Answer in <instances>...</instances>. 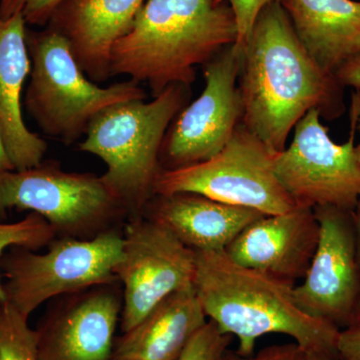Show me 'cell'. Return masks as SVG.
Instances as JSON below:
<instances>
[{
  "label": "cell",
  "mask_w": 360,
  "mask_h": 360,
  "mask_svg": "<svg viewBox=\"0 0 360 360\" xmlns=\"http://www.w3.org/2000/svg\"><path fill=\"white\" fill-rule=\"evenodd\" d=\"M239 77L243 123L274 153L285 149L309 110L329 120L345 110L342 85L310 58L279 1L258 14L243 44Z\"/></svg>",
  "instance_id": "cell-1"
},
{
  "label": "cell",
  "mask_w": 360,
  "mask_h": 360,
  "mask_svg": "<svg viewBox=\"0 0 360 360\" xmlns=\"http://www.w3.org/2000/svg\"><path fill=\"white\" fill-rule=\"evenodd\" d=\"M236 18L214 0H146L129 32L113 45L110 75H127L153 90L191 86L196 66L236 44Z\"/></svg>",
  "instance_id": "cell-2"
},
{
  "label": "cell",
  "mask_w": 360,
  "mask_h": 360,
  "mask_svg": "<svg viewBox=\"0 0 360 360\" xmlns=\"http://www.w3.org/2000/svg\"><path fill=\"white\" fill-rule=\"evenodd\" d=\"M194 290L208 321L238 340L236 354L250 356L262 336H290L309 352L335 355L340 329L309 316L296 304L293 288L236 264L225 251L195 252Z\"/></svg>",
  "instance_id": "cell-3"
},
{
  "label": "cell",
  "mask_w": 360,
  "mask_h": 360,
  "mask_svg": "<svg viewBox=\"0 0 360 360\" xmlns=\"http://www.w3.org/2000/svg\"><path fill=\"white\" fill-rule=\"evenodd\" d=\"M189 97L188 85H170L148 103L134 99L111 105L87 127L79 149L105 163L101 179L129 219L141 217L155 196L163 141Z\"/></svg>",
  "instance_id": "cell-4"
},
{
  "label": "cell",
  "mask_w": 360,
  "mask_h": 360,
  "mask_svg": "<svg viewBox=\"0 0 360 360\" xmlns=\"http://www.w3.org/2000/svg\"><path fill=\"white\" fill-rule=\"evenodd\" d=\"M26 42L32 70L23 103L47 136L73 143L105 108L146 98L134 80L98 86L78 65L65 37L49 26L39 32L27 30Z\"/></svg>",
  "instance_id": "cell-5"
},
{
  "label": "cell",
  "mask_w": 360,
  "mask_h": 360,
  "mask_svg": "<svg viewBox=\"0 0 360 360\" xmlns=\"http://www.w3.org/2000/svg\"><path fill=\"white\" fill-rule=\"evenodd\" d=\"M122 232L112 229L92 238H56L46 252L7 250L1 260L6 302L30 319L44 302L96 286L118 283Z\"/></svg>",
  "instance_id": "cell-6"
},
{
  "label": "cell",
  "mask_w": 360,
  "mask_h": 360,
  "mask_svg": "<svg viewBox=\"0 0 360 360\" xmlns=\"http://www.w3.org/2000/svg\"><path fill=\"white\" fill-rule=\"evenodd\" d=\"M28 210L46 220L56 238H92L127 217L101 176L44 162L0 174V215Z\"/></svg>",
  "instance_id": "cell-7"
},
{
  "label": "cell",
  "mask_w": 360,
  "mask_h": 360,
  "mask_svg": "<svg viewBox=\"0 0 360 360\" xmlns=\"http://www.w3.org/2000/svg\"><path fill=\"white\" fill-rule=\"evenodd\" d=\"M276 155L241 122L231 141L210 160L161 170L155 195L196 193L264 215L290 212L296 205L277 179Z\"/></svg>",
  "instance_id": "cell-8"
},
{
  "label": "cell",
  "mask_w": 360,
  "mask_h": 360,
  "mask_svg": "<svg viewBox=\"0 0 360 360\" xmlns=\"http://www.w3.org/2000/svg\"><path fill=\"white\" fill-rule=\"evenodd\" d=\"M360 115V90L350 106L347 141L335 143L317 110L296 123L292 141L274 156V172L296 206H335L354 210L360 200V163L355 155V134Z\"/></svg>",
  "instance_id": "cell-9"
},
{
  "label": "cell",
  "mask_w": 360,
  "mask_h": 360,
  "mask_svg": "<svg viewBox=\"0 0 360 360\" xmlns=\"http://www.w3.org/2000/svg\"><path fill=\"white\" fill-rule=\"evenodd\" d=\"M195 269V251L165 227L144 215L130 219L122 232V258L115 269L122 288V333L168 296L193 285Z\"/></svg>",
  "instance_id": "cell-10"
},
{
  "label": "cell",
  "mask_w": 360,
  "mask_h": 360,
  "mask_svg": "<svg viewBox=\"0 0 360 360\" xmlns=\"http://www.w3.org/2000/svg\"><path fill=\"white\" fill-rule=\"evenodd\" d=\"M243 46L232 44L205 65V86L168 129L160 151L165 169L186 167L217 155L243 122L238 77Z\"/></svg>",
  "instance_id": "cell-11"
},
{
  "label": "cell",
  "mask_w": 360,
  "mask_h": 360,
  "mask_svg": "<svg viewBox=\"0 0 360 360\" xmlns=\"http://www.w3.org/2000/svg\"><path fill=\"white\" fill-rule=\"evenodd\" d=\"M314 210L319 243L302 283L293 288V297L309 316L347 328L360 295L354 210L335 206Z\"/></svg>",
  "instance_id": "cell-12"
},
{
  "label": "cell",
  "mask_w": 360,
  "mask_h": 360,
  "mask_svg": "<svg viewBox=\"0 0 360 360\" xmlns=\"http://www.w3.org/2000/svg\"><path fill=\"white\" fill-rule=\"evenodd\" d=\"M118 283L63 296L35 329L39 360H111L122 311Z\"/></svg>",
  "instance_id": "cell-13"
},
{
  "label": "cell",
  "mask_w": 360,
  "mask_h": 360,
  "mask_svg": "<svg viewBox=\"0 0 360 360\" xmlns=\"http://www.w3.org/2000/svg\"><path fill=\"white\" fill-rule=\"evenodd\" d=\"M319 224L314 208L262 215L225 250L236 264L296 285L309 269L319 243Z\"/></svg>",
  "instance_id": "cell-14"
},
{
  "label": "cell",
  "mask_w": 360,
  "mask_h": 360,
  "mask_svg": "<svg viewBox=\"0 0 360 360\" xmlns=\"http://www.w3.org/2000/svg\"><path fill=\"white\" fill-rule=\"evenodd\" d=\"M146 1L68 0L47 25L65 37L87 77L103 82L111 77L113 45L129 32Z\"/></svg>",
  "instance_id": "cell-15"
},
{
  "label": "cell",
  "mask_w": 360,
  "mask_h": 360,
  "mask_svg": "<svg viewBox=\"0 0 360 360\" xmlns=\"http://www.w3.org/2000/svg\"><path fill=\"white\" fill-rule=\"evenodd\" d=\"M142 215L162 225L195 252H220L264 214L200 194L181 193L153 196Z\"/></svg>",
  "instance_id": "cell-16"
},
{
  "label": "cell",
  "mask_w": 360,
  "mask_h": 360,
  "mask_svg": "<svg viewBox=\"0 0 360 360\" xmlns=\"http://www.w3.org/2000/svg\"><path fill=\"white\" fill-rule=\"evenodd\" d=\"M26 32L20 14L0 18V130L15 170L40 165L49 148L23 120V89L32 70Z\"/></svg>",
  "instance_id": "cell-17"
},
{
  "label": "cell",
  "mask_w": 360,
  "mask_h": 360,
  "mask_svg": "<svg viewBox=\"0 0 360 360\" xmlns=\"http://www.w3.org/2000/svg\"><path fill=\"white\" fill-rule=\"evenodd\" d=\"M310 58L335 75L360 52V2L279 0Z\"/></svg>",
  "instance_id": "cell-18"
},
{
  "label": "cell",
  "mask_w": 360,
  "mask_h": 360,
  "mask_svg": "<svg viewBox=\"0 0 360 360\" xmlns=\"http://www.w3.org/2000/svg\"><path fill=\"white\" fill-rule=\"evenodd\" d=\"M207 321L194 286H189L116 338L111 360H177Z\"/></svg>",
  "instance_id": "cell-19"
},
{
  "label": "cell",
  "mask_w": 360,
  "mask_h": 360,
  "mask_svg": "<svg viewBox=\"0 0 360 360\" xmlns=\"http://www.w3.org/2000/svg\"><path fill=\"white\" fill-rule=\"evenodd\" d=\"M0 360H39L35 329L11 303H0Z\"/></svg>",
  "instance_id": "cell-20"
},
{
  "label": "cell",
  "mask_w": 360,
  "mask_h": 360,
  "mask_svg": "<svg viewBox=\"0 0 360 360\" xmlns=\"http://www.w3.org/2000/svg\"><path fill=\"white\" fill-rule=\"evenodd\" d=\"M56 238L53 229L37 213L30 212L25 219L13 224H0V272L2 257L7 250L13 248L37 250L49 246ZM6 300L4 283L0 278V303Z\"/></svg>",
  "instance_id": "cell-21"
},
{
  "label": "cell",
  "mask_w": 360,
  "mask_h": 360,
  "mask_svg": "<svg viewBox=\"0 0 360 360\" xmlns=\"http://www.w3.org/2000/svg\"><path fill=\"white\" fill-rule=\"evenodd\" d=\"M231 340L232 336L220 333L212 321H207L177 360H229Z\"/></svg>",
  "instance_id": "cell-22"
},
{
  "label": "cell",
  "mask_w": 360,
  "mask_h": 360,
  "mask_svg": "<svg viewBox=\"0 0 360 360\" xmlns=\"http://www.w3.org/2000/svg\"><path fill=\"white\" fill-rule=\"evenodd\" d=\"M68 0H0V18L20 14L26 25L45 26Z\"/></svg>",
  "instance_id": "cell-23"
},
{
  "label": "cell",
  "mask_w": 360,
  "mask_h": 360,
  "mask_svg": "<svg viewBox=\"0 0 360 360\" xmlns=\"http://www.w3.org/2000/svg\"><path fill=\"white\" fill-rule=\"evenodd\" d=\"M217 4H226L231 7L238 25L236 45L243 46L250 37L258 14L269 4L279 0H214Z\"/></svg>",
  "instance_id": "cell-24"
},
{
  "label": "cell",
  "mask_w": 360,
  "mask_h": 360,
  "mask_svg": "<svg viewBox=\"0 0 360 360\" xmlns=\"http://www.w3.org/2000/svg\"><path fill=\"white\" fill-rule=\"evenodd\" d=\"M307 354L296 343L271 345L260 350L257 354L240 356L229 352V360H307Z\"/></svg>",
  "instance_id": "cell-25"
},
{
  "label": "cell",
  "mask_w": 360,
  "mask_h": 360,
  "mask_svg": "<svg viewBox=\"0 0 360 360\" xmlns=\"http://www.w3.org/2000/svg\"><path fill=\"white\" fill-rule=\"evenodd\" d=\"M335 357L340 360H360V326H348L340 330Z\"/></svg>",
  "instance_id": "cell-26"
},
{
  "label": "cell",
  "mask_w": 360,
  "mask_h": 360,
  "mask_svg": "<svg viewBox=\"0 0 360 360\" xmlns=\"http://www.w3.org/2000/svg\"><path fill=\"white\" fill-rule=\"evenodd\" d=\"M335 77L343 87L360 90V52L341 66Z\"/></svg>",
  "instance_id": "cell-27"
},
{
  "label": "cell",
  "mask_w": 360,
  "mask_h": 360,
  "mask_svg": "<svg viewBox=\"0 0 360 360\" xmlns=\"http://www.w3.org/2000/svg\"><path fill=\"white\" fill-rule=\"evenodd\" d=\"M14 169L8 153H7L6 144H4V136H2L1 130H0V174L7 170Z\"/></svg>",
  "instance_id": "cell-28"
},
{
  "label": "cell",
  "mask_w": 360,
  "mask_h": 360,
  "mask_svg": "<svg viewBox=\"0 0 360 360\" xmlns=\"http://www.w3.org/2000/svg\"><path fill=\"white\" fill-rule=\"evenodd\" d=\"M355 238H356L357 257L360 267V200L354 210Z\"/></svg>",
  "instance_id": "cell-29"
},
{
  "label": "cell",
  "mask_w": 360,
  "mask_h": 360,
  "mask_svg": "<svg viewBox=\"0 0 360 360\" xmlns=\"http://www.w3.org/2000/svg\"><path fill=\"white\" fill-rule=\"evenodd\" d=\"M348 326H360V295L356 304H355L354 312H352L349 323H348L347 328H348Z\"/></svg>",
  "instance_id": "cell-30"
},
{
  "label": "cell",
  "mask_w": 360,
  "mask_h": 360,
  "mask_svg": "<svg viewBox=\"0 0 360 360\" xmlns=\"http://www.w3.org/2000/svg\"><path fill=\"white\" fill-rule=\"evenodd\" d=\"M335 355L326 352H309L307 360H335Z\"/></svg>",
  "instance_id": "cell-31"
},
{
  "label": "cell",
  "mask_w": 360,
  "mask_h": 360,
  "mask_svg": "<svg viewBox=\"0 0 360 360\" xmlns=\"http://www.w3.org/2000/svg\"><path fill=\"white\" fill-rule=\"evenodd\" d=\"M357 129L360 130V115L359 118V123H357ZM355 155H356L357 160L360 163V142L357 146H355Z\"/></svg>",
  "instance_id": "cell-32"
},
{
  "label": "cell",
  "mask_w": 360,
  "mask_h": 360,
  "mask_svg": "<svg viewBox=\"0 0 360 360\" xmlns=\"http://www.w3.org/2000/svg\"><path fill=\"white\" fill-rule=\"evenodd\" d=\"M0 311H1V309H0Z\"/></svg>",
  "instance_id": "cell-33"
}]
</instances>
